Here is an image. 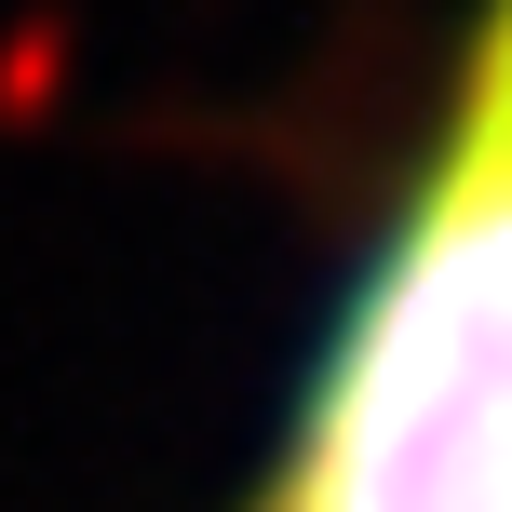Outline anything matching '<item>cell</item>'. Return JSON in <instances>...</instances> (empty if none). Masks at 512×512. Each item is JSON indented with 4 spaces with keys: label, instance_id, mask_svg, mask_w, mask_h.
I'll return each instance as SVG.
<instances>
[{
    "label": "cell",
    "instance_id": "cell-1",
    "mask_svg": "<svg viewBox=\"0 0 512 512\" xmlns=\"http://www.w3.org/2000/svg\"><path fill=\"white\" fill-rule=\"evenodd\" d=\"M256 512H512V0Z\"/></svg>",
    "mask_w": 512,
    "mask_h": 512
}]
</instances>
